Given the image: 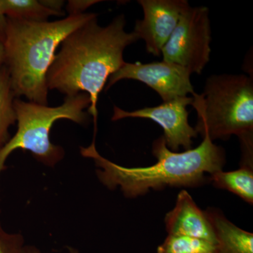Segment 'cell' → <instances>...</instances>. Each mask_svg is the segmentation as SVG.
<instances>
[{
	"mask_svg": "<svg viewBox=\"0 0 253 253\" xmlns=\"http://www.w3.org/2000/svg\"><path fill=\"white\" fill-rule=\"evenodd\" d=\"M126 18L119 15L106 26L98 23L97 16L71 33L62 42L59 51L46 74L48 89L59 91L66 96L80 93L89 95L87 109L97 130V103L99 94L111 75L126 61V46L137 41L134 32L125 31Z\"/></svg>",
	"mask_w": 253,
	"mask_h": 253,
	"instance_id": "6da1fadb",
	"label": "cell"
},
{
	"mask_svg": "<svg viewBox=\"0 0 253 253\" xmlns=\"http://www.w3.org/2000/svg\"><path fill=\"white\" fill-rule=\"evenodd\" d=\"M153 154L157 162L148 167L126 168L106 159L99 154L93 141L88 147H81L83 157L94 160L96 174L109 189L121 187L127 198L147 194L150 189L172 187H198L208 181L206 173L222 170L225 153L213 144L208 136L197 148L178 153L167 147L163 136L154 141Z\"/></svg>",
	"mask_w": 253,
	"mask_h": 253,
	"instance_id": "7a4b0ae2",
	"label": "cell"
},
{
	"mask_svg": "<svg viewBox=\"0 0 253 253\" xmlns=\"http://www.w3.org/2000/svg\"><path fill=\"white\" fill-rule=\"evenodd\" d=\"M97 16L94 13L68 15L54 21H23L7 18L4 66L16 98L48 105L46 74L56 51L73 31Z\"/></svg>",
	"mask_w": 253,
	"mask_h": 253,
	"instance_id": "3957f363",
	"label": "cell"
},
{
	"mask_svg": "<svg viewBox=\"0 0 253 253\" xmlns=\"http://www.w3.org/2000/svg\"><path fill=\"white\" fill-rule=\"evenodd\" d=\"M198 114L196 131L211 141L236 135L242 156H253V83L244 75L208 78L203 94H193Z\"/></svg>",
	"mask_w": 253,
	"mask_h": 253,
	"instance_id": "277c9868",
	"label": "cell"
},
{
	"mask_svg": "<svg viewBox=\"0 0 253 253\" xmlns=\"http://www.w3.org/2000/svg\"><path fill=\"white\" fill-rule=\"evenodd\" d=\"M89 95L80 93L66 96L62 104L56 107L37 104L16 98L14 109L18 123L16 134L0 150V174L5 162L11 153L17 149L31 151L37 161L54 167L64 157V150L49 139L53 125L61 119H67L84 126L89 123L86 109L90 106Z\"/></svg>",
	"mask_w": 253,
	"mask_h": 253,
	"instance_id": "5b68a950",
	"label": "cell"
},
{
	"mask_svg": "<svg viewBox=\"0 0 253 253\" xmlns=\"http://www.w3.org/2000/svg\"><path fill=\"white\" fill-rule=\"evenodd\" d=\"M211 26L206 6H189L163 48V61L186 68L191 74H201L210 61Z\"/></svg>",
	"mask_w": 253,
	"mask_h": 253,
	"instance_id": "8992f818",
	"label": "cell"
},
{
	"mask_svg": "<svg viewBox=\"0 0 253 253\" xmlns=\"http://www.w3.org/2000/svg\"><path fill=\"white\" fill-rule=\"evenodd\" d=\"M190 76L191 73L186 68L164 61L149 63L126 62L110 76L106 90L121 80H135L154 89L162 98L163 102H166L187 96L188 94H194Z\"/></svg>",
	"mask_w": 253,
	"mask_h": 253,
	"instance_id": "52a82bcc",
	"label": "cell"
},
{
	"mask_svg": "<svg viewBox=\"0 0 253 253\" xmlns=\"http://www.w3.org/2000/svg\"><path fill=\"white\" fill-rule=\"evenodd\" d=\"M192 101V97L184 96L163 102L156 107L144 108L131 112L114 106L111 120L117 121L127 118L151 120L162 126L163 137L168 149L176 152L183 147L187 151L191 149L193 138L198 136L197 131L190 126L188 121L189 112L186 107L191 105Z\"/></svg>",
	"mask_w": 253,
	"mask_h": 253,
	"instance_id": "ba28073f",
	"label": "cell"
},
{
	"mask_svg": "<svg viewBox=\"0 0 253 253\" xmlns=\"http://www.w3.org/2000/svg\"><path fill=\"white\" fill-rule=\"evenodd\" d=\"M144 11L142 20L136 21L134 33L144 40L148 53L161 56L183 13L190 6L186 0H139Z\"/></svg>",
	"mask_w": 253,
	"mask_h": 253,
	"instance_id": "9c48e42d",
	"label": "cell"
},
{
	"mask_svg": "<svg viewBox=\"0 0 253 253\" xmlns=\"http://www.w3.org/2000/svg\"><path fill=\"white\" fill-rule=\"evenodd\" d=\"M165 223L168 235L190 236L217 244L206 212L200 209L185 190L178 194L175 206L166 214Z\"/></svg>",
	"mask_w": 253,
	"mask_h": 253,
	"instance_id": "30bf717a",
	"label": "cell"
},
{
	"mask_svg": "<svg viewBox=\"0 0 253 253\" xmlns=\"http://www.w3.org/2000/svg\"><path fill=\"white\" fill-rule=\"evenodd\" d=\"M205 212L215 234L214 253H253V233L238 227L217 208H208Z\"/></svg>",
	"mask_w": 253,
	"mask_h": 253,
	"instance_id": "8fae6325",
	"label": "cell"
},
{
	"mask_svg": "<svg viewBox=\"0 0 253 253\" xmlns=\"http://www.w3.org/2000/svg\"><path fill=\"white\" fill-rule=\"evenodd\" d=\"M236 170L218 171L210 174L208 181L218 189L227 190L249 204H253V166L240 165Z\"/></svg>",
	"mask_w": 253,
	"mask_h": 253,
	"instance_id": "7c38bea8",
	"label": "cell"
},
{
	"mask_svg": "<svg viewBox=\"0 0 253 253\" xmlns=\"http://www.w3.org/2000/svg\"><path fill=\"white\" fill-rule=\"evenodd\" d=\"M7 68H0V150L11 139L10 126L16 122L14 100L16 99Z\"/></svg>",
	"mask_w": 253,
	"mask_h": 253,
	"instance_id": "4fadbf2b",
	"label": "cell"
},
{
	"mask_svg": "<svg viewBox=\"0 0 253 253\" xmlns=\"http://www.w3.org/2000/svg\"><path fill=\"white\" fill-rule=\"evenodd\" d=\"M1 9L8 18L42 22L51 16H63L37 0H0Z\"/></svg>",
	"mask_w": 253,
	"mask_h": 253,
	"instance_id": "5bb4252c",
	"label": "cell"
},
{
	"mask_svg": "<svg viewBox=\"0 0 253 253\" xmlns=\"http://www.w3.org/2000/svg\"><path fill=\"white\" fill-rule=\"evenodd\" d=\"M215 245L205 240L181 235H168L157 253H214Z\"/></svg>",
	"mask_w": 253,
	"mask_h": 253,
	"instance_id": "9a60e30c",
	"label": "cell"
},
{
	"mask_svg": "<svg viewBox=\"0 0 253 253\" xmlns=\"http://www.w3.org/2000/svg\"><path fill=\"white\" fill-rule=\"evenodd\" d=\"M24 246L21 234L6 232L0 222V253H21Z\"/></svg>",
	"mask_w": 253,
	"mask_h": 253,
	"instance_id": "2e32d148",
	"label": "cell"
},
{
	"mask_svg": "<svg viewBox=\"0 0 253 253\" xmlns=\"http://www.w3.org/2000/svg\"><path fill=\"white\" fill-rule=\"evenodd\" d=\"M101 1L98 0H70L66 4V11L68 15L84 14L88 8Z\"/></svg>",
	"mask_w": 253,
	"mask_h": 253,
	"instance_id": "e0dca14e",
	"label": "cell"
},
{
	"mask_svg": "<svg viewBox=\"0 0 253 253\" xmlns=\"http://www.w3.org/2000/svg\"><path fill=\"white\" fill-rule=\"evenodd\" d=\"M41 2L46 7L64 16V12L62 11L64 1H61V0H41Z\"/></svg>",
	"mask_w": 253,
	"mask_h": 253,
	"instance_id": "ac0fdd59",
	"label": "cell"
},
{
	"mask_svg": "<svg viewBox=\"0 0 253 253\" xmlns=\"http://www.w3.org/2000/svg\"><path fill=\"white\" fill-rule=\"evenodd\" d=\"M6 27H7V18L3 12L0 4V42L2 43L6 35Z\"/></svg>",
	"mask_w": 253,
	"mask_h": 253,
	"instance_id": "d6986e66",
	"label": "cell"
},
{
	"mask_svg": "<svg viewBox=\"0 0 253 253\" xmlns=\"http://www.w3.org/2000/svg\"><path fill=\"white\" fill-rule=\"evenodd\" d=\"M70 253H78L77 250L72 249V248H68ZM41 253V251L33 246H26L23 247L22 253Z\"/></svg>",
	"mask_w": 253,
	"mask_h": 253,
	"instance_id": "ffe728a7",
	"label": "cell"
},
{
	"mask_svg": "<svg viewBox=\"0 0 253 253\" xmlns=\"http://www.w3.org/2000/svg\"><path fill=\"white\" fill-rule=\"evenodd\" d=\"M4 65V51L3 43L0 42V68Z\"/></svg>",
	"mask_w": 253,
	"mask_h": 253,
	"instance_id": "44dd1931",
	"label": "cell"
}]
</instances>
